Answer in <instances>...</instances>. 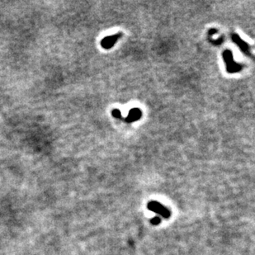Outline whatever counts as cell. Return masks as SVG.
I'll return each instance as SVG.
<instances>
[{
  "label": "cell",
  "instance_id": "cell-2",
  "mask_svg": "<svg viewBox=\"0 0 255 255\" xmlns=\"http://www.w3.org/2000/svg\"><path fill=\"white\" fill-rule=\"evenodd\" d=\"M223 57H224L225 62L227 65V71L230 73L238 72L239 70H242L240 65H238L237 63L235 62L233 60V56L231 51H225L223 54Z\"/></svg>",
  "mask_w": 255,
  "mask_h": 255
},
{
  "label": "cell",
  "instance_id": "cell-4",
  "mask_svg": "<svg viewBox=\"0 0 255 255\" xmlns=\"http://www.w3.org/2000/svg\"><path fill=\"white\" fill-rule=\"evenodd\" d=\"M140 116H141V112L139 109L134 108L130 112V113H129V116H128L127 117V121L131 122V121H134L139 120Z\"/></svg>",
  "mask_w": 255,
  "mask_h": 255
},
{
  "label": "cell",
  "instance_id": "cell-6",
  "mask_svg": "<svg viewBox=\"0 0 255 255\" xmlns=\"http://www.w3.org/2000/svg\"><path fill=\"white\" fill-rule=\"evenodd\" d=\"M112 115L115 117H120V111L119 110H114L113 112H112Z\"/></svg>",
  "mask_w": 255,
  "mask_h": 255
},
{
  "label": "cell",
  "instance_id": "cell-3",
  "mask_svg": "<svg viewBox=\"0 0 255 255\" xmlns=\"http://www.w3.org/2000/svg\"><path fill=\"white\" fill-rule=\"evenodd\" d=\"M121 36V34H116V35H113V36H107L106 38H104L103 40H102L101 41V46H102V48L104 49H110L113 46L114 44L118 41L119 37Z\"/></svg>",
  "mask_w": 255,
  "mask_h": 255
},
{
  "label": "cell",
  "instance_id": "cell-5",
  "mask_svg": "<svg viewBox=\"0 0 255 255\" xmlns=\"http://www.w3.org/2000/svg\"><path fill=\"white\" fill-rule=\"evenodd\" d=\"M160 221H161V220H160V218L159 216H155L150 220V223L152 225H158L160 223Z\"/></svg>",
  "mask_w": 255,
  "mask_h": 255
},
{
  "label": "cell",
  "instance_id": "cell-1",
  "mask_svg": "<svg viewBox=\"0 0 255 255\" xmlns=\"http://www.w3.org/2000/svg\"><path fill=\"white\" fill-rule=\"evenodd\" d=\"M148 209L150 210L151 212L157 213L159 216H161L164 218V219H168L169 217H170L171 212L169 210H168L166 207L163 206L161 203H159L158 202H150L148 203Z\"/></svg>",
  "mask_w": 255,
  "mask_h": 255
}]
</instances>
